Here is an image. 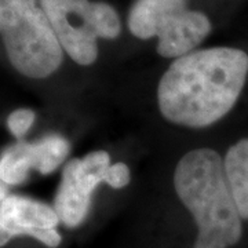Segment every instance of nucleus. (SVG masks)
<instances>
[{
    "label": "nucleus",
    "instance_id": "obj_1",
    "mask_svg": "<svg viewBox=\"0 0 248 248\" xmlns=\"http://www.w3.org/2000/svg\"><path fill=\"white\" fill-rule=\"evenodd\" d=\"M248 76V54L213 47L179 57L157 89L161 115L171 123L203 128L221 120L237 102Z\"/></svg>",
    "mask_w": 248,
    "mask_h": 248
},
{
    "label": "nucleus",
    "instance_id": "obj_2",
    "mask_svg": "<svg viewBox=\"0 0 248 248\" xmlns=\"http://www.w3.org/2000/svg\"><path fill=\"white\" fill-rule=\"evenodd\" d=\"M174 185L199 228L195 248H229L239 243L243 218L217 152L202 148L186 153L175 169Z\"/></svg>",
    "mask_w": 248,
    "mask_h": 248
},
{
    "label": "nucleus",
    "instance_id": "obj_3",
    "mask_svg": "<svg viewBox=\"0 0 248 248\" xmlns=\"http://www.w3.org/2000/svg\"><path fill=\"white\" fill-rule=\"evenodd\" d=\"M0 35L21 75L45 79L61 66L63 48L37 0H0Z\"/></svg>",
    "mask_w": 248,
    "mask_h": 248
},
{
    "label": "nucleus",
    "instance_id": "obj_4",
    "mask_svg": "<svg viewBox=\"0 0 248 248\" xmlns=\"http://www.w3.org/2000/svg\"><path fill=\"white\" fill-rule=\"evenodd\" d=\"M61 47L79 65H91L98 57L97 39L112 40L120 35L116 10L104 1L40 0Z\"/></svg>",
    "mask_w": 248,
    "mask_h": 248
},
{
    "label": "nucleus",
    "instance_id": "obj_5",
    "mask_svg": "<svg viewBox=\"0 0 248 248\" xmlns=\"http://www.w3.org/2000/svg\"><path fill=\"white\" fill-rule=\"evenodd\" d=\"M128 28L135 37H159L157 53L179 58L192 53L211 32L208 17L186 9V0H137L128 14Z\"/></svg>",
    "mask_w": 248,
    "mask_h": 248
},
{
    "label": "nucleus",
    "instance_id": "obj_6",
    "mask_svg": "<svg viewBox=\"0 0 248 248\" xmlns=\"http://www.w3.org/2000/svg\"><path fill=\"white\" fill-rule=\"evenodd\" d=\"M110 157L105 151L91 152L83 159H71L63 167L54 210L68 228L83 223L90 211L91 195L104 182Z\"/></svg>",
    "mask_w": 248,
    "mask_h": 248
},
{
    "label": "nucleus",
    "instance_id": "obj_7",
    "mask_svg": "<svg viewBox=\"0 0 248 248\" xmlns=\"http://www.w3.org/2000/svg\"><path fill=\"white\" fill-rule=\"evenodd\" d=\"M58 223L54 207L25 196H9L0 207V247L18 236L33 237L50 248L58 247L62 240L55 229Z\"/></svg>",
    "mask_w": 248,
    "mask_h": 248
},
{
    "label": "nucleus",
    "instance_id": "obj_8",
    "mask_svg": "<svg viewBox=\"0 0 248 248\" xmlns=\"http://www.w3.org/2000/svg\"><path fill=\"white\" fill-rule=\"evenodd\" d=\"M223 166L240 217L248 219V138L229 148Z\"/></svg>",
    "mask_w": 248,
    "mask_h": 248
},
{
    "label": "nucleus",
    "instance_id": "obj_9",
    "mask_svg": "<svg viewBox=\"0 0 248 248\" xmlns=\"http://www.w3.org/2000/svg\"><path fill=\"white\" fill-rule=\"evenodd\" d=\"M33 170L47 175L58 169L69 153V142L60 134H50L39 141L29 143Z\"/></svg>",
    "mask_w": 248,
    "mask_h": 248
},
{
    "label": "nucleus",
    "instance_id": "obj_10",
    "mask_svg": "<svg viewBox=\"0 0 248 248\" xmlns=\"http://www.w3.org/2000/svg\"><path fill=\"white\" fill-rule=\"evenodd\" d=\"M33 170L29 142H17L0 156V178L7 185H19L29 177Z\"/></svg>",
    "mask_w": 248,
    "mask_h": 248
},
{
    "label": "nucleus",
    "instance_id": "obj_11",
    "mask_svg": "<svg viewBox=\"0 0 248 248\" xmlns=\"http://www.w3.org/2000/svg\"><path fill=\"white\" fill-rule=\"evenodd\" d=\"M35 112L31 109H17L11 112L7 117V127L10 133L18 140L24 138L35 123Z\"/></svg>",
    "mask_w": 248,
    "mask_h": 248
},
{
    "label": "nucleus",
    "instance_id": "obj_12",
    "mask_svg": "<svg viewBox=\"0 0 248 248\" xmlns=\"http://www.w3.org/2000/svg\"><path fill=\"white\" fill-rule=\"evenodd\" d=\"M130 179H131V175H130L128 167L123 163H116L108 167L104 182H107L108 185L112 186L113 189H122L128 185Z\"/></svg>",
    "mask_w": 248,
    "mask_h": 248
},
{
    "label": "nucleus",
    "instance_id": "obj_13",
    "mask_svg": "<svg viewBox=\"0 0 248 248\" xmlns=\"http://www.w3.org/2000/svg\"><path fill=\"white\" fill-rule=\"evenodd\" d=\"M9 196V185H7L6 182H3L1 178H0V207H1V204L4 203V200H6Z\"/></svg>",
    "mask_w": 248,
    "mask_h": 248
}]
</instances>
